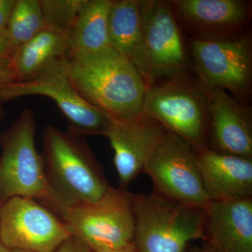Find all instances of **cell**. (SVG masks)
Listing matches in <instances>:
<instances>
[{"mask_svg":"<svg viewBox=\"0 0 252 252\" xmlns=\"http://www.w3.org/2000/svg\"><path fill=\"white\" fill-rule=\"evenodd\" d=\"M42 142L41 156L55 214L61 217L69 209L103 196L111 186L81 136L47 126Z\"/></svg>","mask_w":252,"mask_h":252,"instance_id":"6da1fadb","label":"cell"},{"mask_svg":"<svg viewBox=\"0 0 252 252\" xmlns=\"http://www.w3.org/2000/svg\"><path fill=\"white\" fill-rule=\"evenodd\" d=\"M73 86L83 99L112 119L142 114L148 86L135 66L110 49L89 57L67 59Z\"/></svg>","mask_w":252,"mask_h":252,"instance_id":"7a4b0ae2","label":"cell"},{"mask_svg":"<svg viewBox=\"0 0 252 252\" xmlns=\"http://www.w3.org/2000/svg\"><path fill=\"white\" fill-rule=\"evenodd\" d=\"M133 243L138 252H185L190 242L205 240V212L162 198L155 192L132 194Z\"/></svg>","mask_w":252,"mask_h":252,"instance_id":"3957f363","label":"cell"},{"mask_svg":"<svg viewBox=\"0 0 252 252\" xmlns=\"http://www.w3.org/2000/svg\"><path fill=\"white\" fill-rule=\"evenodd\" d=\"M209 91L187 74L148 87L141 113L193 146L207 148Z\"/></svg>","mask_w":252,"mask_h":252,"instance_id":"277c9868","label":"cell"},{"mask_svg":"<svg viewBox=\"0 0 252 252\" xmlns=\"http://www.w3.org/2000/svg\"><path fill=\"white\" fill-rule=\"evenodd\" d=\"M36 122L31 109H24L1 136L0 206L14 197L37 199L52 211L42 156L36 149Z\"/></svg>","mask_w":252,"mask_h":252,"instance_id":"5b68a950","label":"cell"},{"mask_svg":"<svg viewBox=\"0 0 252 252\" xmlns=\"http://www.w3.org/2000/svg\"><path fill=\"white\" fill-rule=\"evenodd\" d=\"M27 95L52 99L69 122L68 131L75 135H103L112 121L78 94L68 75L66 58L51 63L31 79L0 88V102Z\"/></svg>","mask_w":252,"mask_h":252,"instance_id":"8992f818","label":"cell"},{"mask_svg":"<svg viewBox=\"0 0 252 252\" xmlns=\"http://www.w3.org/2000/svg\"><path fill=\"white\" fill-rule=\"evenodd\" d=\"M132 194L109 187L97 201L69 209L61 219L71 235L93 252L114 250L133 242L135 215Z\"/></svg>","mask_w":252,"mask_h":252,"instance_id":"52a82bcc","label":"cell"},{"mask_svg":"<svg viewBox=\"0 0 252 252\" xmlns=\"http://www.w3.org/2000/svg\"><path fill=\"white\" fill-rule=\"evenodd\" d=\"M196 79L210 91L222 89L249 105L252 89V41L250 30L234 40H189Z\"/></svg>","mask_w":252,"mask_h":252,"instance_id":"ba28073f","label":"cell"},{"mask_svg":"<svg viewBox=\"0 0 252 252\" xmlns=\"http://www.w3.org/2000/svg\"><path fill=\"white\" fill-rule=\"evenodd\" d=\"M143 172L152 180L155 193L162 198L203 210L210 202L204 189L198 152L180 136L166 131Z\"/></svg>","mask_w":252,"mask_h":252,"instance_id":"9c48e42d","label":"cell"},{"mask_svg":"<svg viewBox=\"0 0 252 252\" xmlns=\"http://www.w3.org/2000/svg\"><path fill=\"white\" fill-rule=\"evenodd\" d=\"M70 235L64 222L35 199L14 197L0 206V241L10 250L52 252Z\"/></svg>","mask_w":252,"mask_h":252,"instance_id":"30bf717a","label":"cell"},{"mask_svg":"<svg viewBox=\"0 0 252 252\" xmlns=\"http://www.w3.org/2000/svg\"><path fill=\"white\" fill-rule=\"evenodd\" d=\"M150 85L158 78L187 74L188 57L181 28L167 1L138 0Z\"/></svg>","mask_w":252,"mask_h":252,"instance_id":"8fae6325","label":"cell"},{"mask_svg":"<svg viewBox=\"0 0 252 252\" xmlns=\"http://www.w3.org/2000/svg\"><path fill=\"white\" fill-rule=\"evenodd\" d=\"M181 29L195 40H234L249 31L252 2L245 0L167 1Z\"/></svg>","mask_w":252,"mask_h":252,"instance_id":"7c38bea8","label":"cell"},{"mask_svg":"<svg viewBox=\"0 0 252 252\" xmlns=\"http://www.w3.org/2000/svg\"><path fill=\"white\" fill-rule=\"evenodd\" d=\"M165 132L160 124L142 114L125 120L112 119L102 136L107 137L114 152L119 189L126 190L143 172Z\"/></svg>","mask_w":252,"mask_h":252,"instance_id":"4fadbf2b","label":"cell"},{"mask_svg":"<svg viewBox=\"0 0 252 252\" xmlns=\"http://www.w3.org/2000/svg\"><path fill=\"white\" fill-rule=\"evenodd\" d=\"M207 146L217 153L252 160V117L245 105L222 89L207 94Z\"/></svg>","mask_w":252,"mask_h":252,"instance_id":"5bb4252c","label":"cell"},{"mask_svg":"<svg viewBox=\"0 0 252 252\" xmlns=\"http://www.w3.org/2000/svg\"><path fill=\"white\" fill-rule=\"evenodd\" d=\"M205 212V241L215 252H252V198L210 201Z\"/></svg>","mask_w":252,"mask_h":252,"instance_id":"9a60e30c","label":"cell"},{"mask_svg":"<svg viewBox=\"0 0 252 252\" xmlns=\"http://www.w3.org/2000/svg\"><path fill=\"white\" fill-rule=\"evenodd\" d=\"M198 154L204 189L210 201L252 198V159L217 153L207 147Z\"/></svg>","mask_w":252,"mask_h":252,"instance_id":"2e32d148","label":"cell"},{"mask_svg":"<svg viewBox=\"0 0 252 252\" xmlns=\"http://www.w3.org/2000/svg\"><path fill=\"white\" fill-rule=\"evenodd\" d=\"M108 33L111 47L130 61L150 85V74L138 0L112 1Z\"/></svg>","mask_w":252,"mask_h":252,"instance_id":"e0dca14e","label":"cell"},{"mask_svg":"<svg viewBox=\"0 0 252 252\" xmlns=\"http://www.w3.org/2000/svg\"><path fill=\"white\" fill-rule=\"evenodd\" d=\"M112 0H85L68 35L66 59L89 57L112 49L108 20Z\"/></svg>","mask_w":252,"mask_h":252,"instance_id":"ac0fdd59","label":"cell"},{"mask_svg":"<svg viewBox=\"0 0 252 252\" xmlns=\"http://www.w3.org/2000/svg\"><path fill=\"white\" fill-rule=\"evenodd\" d=\"M68 36L44 28L23 45L14 49L11 67L17 81L34 77L57 60L66 58Z\"/></svg>","mask_w":252,"mask_h":252,"instance_id":"d6986e66","label":"cell"},{"mask_svg":"<svg viewBox=\"0 0 252 252\" xmlns=\"http://www.w3.org/2000/svg\"><path fill=\"white\" fill-rule=\"evenodd\" d=\"M39 0H17L6 26V36L14 49L31 40L43 29Z\"/></svg>","mask_w":252,"mask_h":252,"instance_id":"ffe728a7","label":"cell"},{"mask_svg":"<svg viewBox=\"0 0 252 252\" xmlns=\"http://www.w3.org/2000/svg\"><path fill=\"white\" fill-rule=\"evenodd\" d=\"M85 0H39L43 28L69 35Z\"/></svg>","mask_w":252,"mask_h":252,"instance_id":"44dd1931","label":"cell"},{"mask_svg":"<svg viewBox=\"0 0 252 252\" xmlns=\"http://www.w3.org/2000/svg\"><path fill=\"white\" fill-rule=\"evenodd\" d=\"M52 252H94L89 245L75 235H70Z\"/></svg>","mask_w":252,"mask_h":252,"instance_id":"7402d4cb","label":"cell"},{"mask_svg":"<svg viewBox=\"0 0 252 252\" xmlns=\"http://www.w3.org/2000/svg\"><path fill=\"white\" fill-rule=\"evenodd\" d=\"M14 49L10 44L5 32H0V64L11 65Z\"/></svg>","mask_w":252,"mask_h":252,"instance_id":"603a6c76","label":"cell"},{"mask_svg":"<svg viewBox=\"0 0 252 252\" xmlns=\"http://www.w3.org/2000/svg\"><path fill=\"white\" fill-rule=\"evenodd\" d=\"M17 0H0V32H5Z\"/></svg>","mask_w":252,"mask_h":252,"instance_id":"cb8c5ba5","label":"cell"},{"mask_svg":"<svg viewBox=\"0 0 252 252\" xmlns=\"http://www.w3.org/2000/svg\"><path fill=\"white\" fill-rule=\"evenodd\" d=\"M15 81H17V78L11 65L0 64V88Z\"/></svg>","mask_w":252,"mask_h":252,"instance_id":"d4e9b609","label":"cell"},{"mask_svg":"<svg viewBox=\"0 0 252 252\" xmlns=\"http://www.w3.org/2000/svg\"><path fill=\"white\" fill-rule=\"evenodd\" d=\"M94 252H138L135 248V244L133 242L129 245H126L123 248L114 249V250H102V251H97Z\"/></svg>","mask_w":252,"mask_h":252,"instance_id":"484cf974","label":"cell"},{"mask_svg":"<svg viewBox=\"0 0 252 252\" xmlns=\"http://www.w3.org/2000/svg\"><path fill=\"white\" fill-rule=\"evenodd\" d=\"M195 252H215V251L210 245H208L207 247H205V248L198 249V250H195Z\"/></svg>","mask_w":252,"mask_h":252,"instance_id":"4316f807","label":"cell"},{"mask_svg":"<svg viewBox=\"0 0 252 252\" xmlns=\"http://www.w3.org/2000/svg\"><path fill=\"white\" fill-rule=\"evenodd\" d=\"M9 250L6 248H5L4 245L0 243V252H9Z\"/></svg>","mask_w":252,"mask_h":252,"instance_id":"83f0119b","label":"cell"},{"mask_svg":"<svg viewBox=\"0 0 252 252\" xmlns=\"http://www.w3.org/2000/svg\"><path fill=\"white\" fill-rule=\"evenodd\" d=\"M9 252H32L29 251H26V250H9Z\"/></svg>","mask_w":252,"mask_h":252,"instance_id":"f1b7e54d","label":"cell"},{"mask_svg":"<svg viewBox=\"0 0 252 252\" xmlns=\"http://www.w3.org/2000/svg\"><path fill=\"white\" fill-rule=\"evenodd\" d=\"M1 116H2V109H1V105H0V119H1Z\"/></svg>","mask_w":252,"mask_h":252,"instance_id":"f546056e","label":"cell"}]
</instances>
